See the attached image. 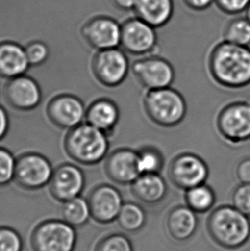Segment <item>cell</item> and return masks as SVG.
<instances>
[{"label":"cell","mask_w":250,"mask_h":251,"mask_svg":"<svg viewBox=\"0 0 250 251\" xmlns=\"http://www.w3.org/2000/svg\"><path fill=\"white\" fill-rule=\"evenodd\" d=\"M208 68L213 80L228 88L250 84V48L221 41L210 53Z\"/></svg>","instance_id":"6da1fadb"},{"label":"cell","mask_w":250,"mask_h":251,"mask_svg":"<svg viewBox=\"0 0 250 251\" xmlns=\"http://www.w3.org/2000/svg\"><path fill=\"white\" fill-rule=\"evenodd\" d=\"M68 156L83 166H95L108 154V135L88 123L68 130L64 138Z\"/></svg>","instance_id":"7a4b0ae2"},{"label":"cell","mask_w":250,"mask_h":251,"mask_svg":"<svg viewBox=\"0 0 250 251\" xmlns=\"http://www.w3.org/2000/svg\"><path fill=\"white\" fill-rule=\"evenodd\" d=\"M142 102L147 117L159 127L173 128L186 117L185 99L171 87L147 91Z\"/></svg>","instance_id":"3957f363"},{"label":"cell","mask_w":250,"mask_h":251,"mask_svg":"<svg viewBox=\"0 0 250 251\" xmlns=\"http://www.w3.org/2000/svg\"><path fill=\"white\" fill-rule=\"evenodd\" d=\"M207 226L213 239L226 248L240 246L250 235L249 218L233 206L217 207L210 214Z\"/></svg>","instance_id":"277c9868"},{"label":"cell","mask_w":250,"mask_h":251,"mask_svg":"<svg viewBox=\"0 0 250 251\" xmlns=\"http://www.w3.org/2000/svg\"><path fill=\"white\" fill-rule=\"evenodd\" d=\"M30 244L33 251H73L76 244L75 228L63 220L43 221L34 228Z\"/></svg>","instance_id":"5b68a950"},{"label":"cell","mask_w":250,"mask_h":251,"mask_svg":"<svg viewBox=\"0 0 250 251\" xmlns=\"http://www.w3.org/2000/svg\"><path fill=\"white\" fill-rule=\"evenodd\" d=\"M217 129L224 140L240 144L250 140V104L237 101L225 105L217 117Z\"/></svg>","instance_id":"8992f818"},{"label":"cell","mask_w":250,"mask_h":251,"mask_svg":"<svg viewBox=\"0 0 250 251\" xmlns=\"http://www.w3.org/2000/svg\"><path fill=\"white\" fill-rule=\"evenodd\" d=\"M53 171L50 160L41 153H23L17 158L14 180L24 190H41L49 184Z\"/></svg>","instance_id":"52a82bcc"},{"label":"cell","mask_w":250,"mask_h":251,"mask_svg":"<svg viewBox=\"0 0 250 251\" xmlns=\"http://www.w3.org/2000/svg\"><path fill=\"white\" fill-rule=\"evenodd\" d=\"M129 60L123 49L99 51L92 63L95 78L107 88H116L125 82L129 72Z\"/></svg>","instance_id":"ba28073f"},{"label":"cell","mask_w":250,"mask_h":251,"mask_svg":"<svg viewBox=\"0 0 250 251\" xmlns=\"http://www.w3.org/2000/svg\"><path fill=\"white\" fill-rule=\"evenodd\" d=\"M131 70L139 83L148 91L171 87L176 76L175 70L168 60L153 54L135 60Z\"/></svg>","instance_id":"9c48e42d"},{"label":"cell","mask_w":250,"mask_h":251,"mask_svg":"<svg viewBox=\"0 0 250 251\" xmlns=\"http://www.w3.org/2000/svg\"><path fill=\"white\" fill-rule=\"evenodd\" d=\"M168 176L174 186L186 190L206 183L209 168L205 160L193 153H182L170 163Z\"/></svg>","instance_id":"30bf717a"},{"label":"cell","mask_w":250,"mask_h":251,"mask_svg":"<svg viewBox=\"0 0 250 251\" xmlns=\"http://www.w3.org/2000/svg\"><path fill=\"white\" fill-rule=\"evenodd\" d=\"M154 27L138 17H132L122 24L121 45L125 52L135 56L153 54L158 45Z\"/></svg>","instance_id":"8fae6325"},{"label":"cell","mask_w":250,"mask_h":251,"mask_svg":"<svg viewBox=\"0 0 250 251\" xmlns=\"http://www.w3.org/2000/svg\"><path fill=\"white\" fill-rule=\"evenodd\" d=\"M85 184L86 177L82 170L73 164L65 163L54 169L48 187L51 197L64 203L81 197Z\"/></svg>","instance_id":"7c38bea8"},{"label":"cell","mask_w":250,"mask_h":251,"mask_svg":"<svg viewBox=\"0 0 250 251\" xmlns=\"http://www.w3.org/2000/svg\"><path fill=\"white\" fill-rule=\"evenodd\" d=\"M86 112L87 108L81 99L69 94L55 96L47 107L49 120L56 127L68 130L82 124Z\"/></svg>","instance_id":"4fadbf2b"},{"label":"cell","mask_w":250,"mask_h":251,"mask_svg":"<svg viewBox=\"0 0 250 251\" xmlns=\"http://www.w3.org/2000/svg\"><path fill=\"white\" fill-rule=\"evenodd\" d=\"M3 96L10 107L19 112H30L41 104L42 92L34 78L24 75L8 81Z\"/></svg>","instance_id":"5bb4252c"},{"label":"cell","mask_w":250,"mask_h":251,"mask_svg":"<svg viewBox=\"0 0 250 251\" xmlns=\"http://www.w3.org/2000/svg\"><path fill=\"white\" fill-rule=\"evenodd\" d=\"M87 200L91 218L100 224L116 221L124 205L121 192L115 187L105 183L95 187Z\"/></svg>","instance_id":"9a60e30c"},{"label":"cell","mask_w":250,"mask_h":251,"mask_svg":"<svg viewBox=\"0 0 250 251\" xmlns=\"http://www.w3.org/2000/svg\"><path fill=\"white\" fill-rule=\"evenodd\" d=\"M105 172L112 182L130 185L141 175L137 151L129 148L114 150L105 158Z\"/></svg>","instance_id":"2e32d148"},{"label":"cell","mask_w":250,"mask_h":251,"mask_svg":"<svg viewBox=\"0 0 250 251\" xmlns=\"http://www.w3.org/2000/svg\"><path fill=\"white\" fill-rule=\"evenodd\" d=\"M122 24L111 17H98L86 26L85 39L98 51L120 47Z\"/></svg>","instance_id":"e0dca14e"},{"label":"cell","mask_w":250,"mask_h":251,"mask_svg":"<svg viewBox=\"0 0 250 251\" xmlns=\"http://www.w3.org/2000/svg\"><path fill=\"white\" fill-rule=\"evenodd\" d=\"M133 197L142 203L155 205L165 200L168 186L160 173L141 174L130 184Z\"/></svg>","instance_id":"ac0fdd59"},{"label":"cell","mask_w":250,"mask_h":251,"mask_svg":"<svg viewBox=\"0 0 250 251\" xmlns=\"http://www.w3.org/2000/svg\"><path fill=\"white\" fill-rule=\"evenodd\" d=\"M120 119V111L115 102L100 98L90 104L86 112V122L107 135L114 131Z\"/></svg>","instance_id":"d6986e66"},{"label":"cell","mask_w":250,"mask_h":251,"mask_svg":"<svg viewBox=\"0 0 250 251\" xmlns=\"http://www.w3.org/2000/svg\"><path fill=\"white\" fill-rule=\"evenodd\" d=\"M29 67L25 48L13 42L0 44V77L16 78L25 75Z\"/></svg>","instance_id":"ffe728a7"},{"label":"cell","mask_w":250,"mask_h":251,"mask_svg":"<svg viewBox=\"0 0 250 251\" xmlns=\"http://www.w3.org/2000/svg\"><path fill=\"white\" fill-rule=\"evenodd\" d=\"M174 8L173 0H137L134 12L135 17L159 28L172 20Z\"/></svg>","instance_id":"44dd1931"},{"label":"cell","mask_w":250,"mask_h":251,"mask_svg":"<svg viewBox=\"0 0 250 251\" xmlns=\"http://www.w3.org/2000/svg\"><path fill=\"white\" fill-rule=\"evenodd\" d=\"M197 216L188 206L174 207L167 214L166 226L172 238L183 241L190 238L197 227Z\"/></svg>","instance_id":"7402d4cb"},{"label":"cell","mask_w":250,"mask_h":251,"mask_svg":"<svg viewBox=\"0 0 250 251\" xmlns=\"http://www.w3.org/2000/svg\"><path fill=\"white\" fill-rule=\"evenodd\" d=\"M62 220L73 227H81L88 223L91 212L88 200L81 197L67 201L62 205Z\"/></svg>","instance_id":"603a6c76"},{"label":"cell","mask_w":250,"mask_h":251,"mask_svg":"<svg viewBox=\"0 0 250 251\" xmlns=\"http://www.w3.org/2000/svg\"><path fill=\"white\" fill-rule=\"evenodd\" d=\"M187 206L196 213H205L213 207L216 195L206 183L200 184L185 191Z\"/></svg>","instance_id":"cb8c5ba5"},{"label":"cell","mask_w":250,"mask_h":251,"mask_svg":"<svg viewBox=\"0 0 250 251\" xmlns=\"http://www.w3.org/2000/svg\"><path fill=\"white\" fill-rule=\"evenodd\" d=\"M223 36V41L238 46L250 47V21L245 17H235L225 27Z\"/></svg>","instance_id":"d4e9b609"},{"label":"cell","mask_w":250,"mask_h":251,"mask_svg":"<svg viewBox=\"0 0 250 251\" xmlns=\"http://www.w3.org/2000/svg\"><path fill=\"white\" fill-rule=\"evenodd\" d=\"M117 221L125 231H138L145 223V212L139 204L128 201L123 205Z\"/></svg>","instance_id":"484cf974"},{"label":"cell","mask_w":250,"mask_h":251,"mask_svg":"<svg viewBox=\"0 0 250 251\" xmlns=\"http://www.w3.org/2000/svg\"><path fill=\"white\" fill-rule=\"evenodd\" d=\"M138 167L141 174L160 173L165 165V159L160 150L155 147H143L137 150Z\"/></svg>","instance_id":"4316f807"},{"label":"cell","mask_w":250,"mask_h":251,"mask_svg":"<svg viewBox=\"0 0 250 251\" xmlns=\"http://www.w3.org/2000/svg\"><path fill=\"white\" fill-rule=\"evenodd\" d=\"M17 159L10 150L0 147V187L7 186L15 178Z\"/></svg>","instance_id":"83f0119b"},{"label":"cell","mask_w":250,"mask_h":251,"mask_svg":"<svg viewBox=\"0 0 250 251\" xmlns=\"http://www.w3.org/2000/svg\"><path fill=\"white\" fill-rule=\"evenodd\" d=\"M24 241L13 228L0 226V251H23Z\"/></svg>","instance_id":"f1b7e54d"},{"label":"cell","mask_w":250,"mask_h":251,"mask_svg":"<svg viewBox=\"0 0 250 251\" xmlns=\"http://www.w3.org/2000/svg\"><path fill=\"white\" fill-rule=\"evenodd\" d=\"M231 203L241 213L250 216V184L240 183L231 195Z\"/></svg>","instance_id":"f546056e"},{"label":"cell","mask_w":250,"mask_h":251,"mask_svg":"<svg viewBox=\"0 0 250 251\" xmlns=\"http://www.w3.org/2000/svg\"><path fill=\"white\" fill-rule=\"evenodd\" d=\"M25 51L30 66H40L44 65L49 58L48 46L41 41H34L27 45Z\"/></svg>","instance_id":"4dcf8cb0"},{"label":"cell","mask_w":250,"mask_h":251,"mask_svg":"<svg viewBox=\"0 0 250 251\" xmlns=\"http://www.w3.org/2000/svg\"><path fill=\"white\" fill-rule=\"evenodd\" d=\"M95 251H132L131 245L122 235H111L101 239Z\"/></svg>","instance_id":"1f68e13d"},{"label":"cell","mask_w":250,"mask_h":251,"mask_svg":"<svg viewBox=\"0 0 250 251\" xmlns=\"http://www.w3.org/2000/svg\"><path fill=\"white\" fill-rule=\"evenodd\" d=\"M214 3L223 13L237 16L245 12L250 5V0H215Z\"/></svg>","instance_id":"d6a6232c"},{"label":"cell","mask_w":250,"mask_h":251,"mask_svg":"<svg viewBox=\"0 0 250 251\" xmlns=\"http://www.w3.org/2000/svg\"><path fill=\"white\" fill-rule=\"evenodd\" d=\"M236 176L239 183L250 184V157L240 160L236 167Z\"/></svg>","instance_id":"836d02e7"},{"label":"cell","mask_w":250,"mask_h":251,"mask_svg":"<svg viewBox=\"0 0 250 251\" xmlns=\"http://www.w3.org/2000/svg\"><path fill=\"white\" fill-rule=\"evenodd\" d=\"M188 8L196 11L206 10L213 5L215 0H183Z\"/></svg>","instance_id":"e575fe53"},{"label":"cell","mask_w":250,"mask_h":251,"mask_svg":"<svg viewBox=\"0 0 250 251\" xmlns=\"http://www.w3.org/2000/svg\"><path fill=\"white\" fill-rule=\"evenodd\" d=\"M10 117L6 110L0 105V141L7 136L10 129Z\"/></svg>","instance_id":"d590c367"},{"label":"cell","mask_w":250,"mask_h":251,"mask_svg":"<svg viewBox=\"0 0 250 251\" xmlns=\"http://www.w3.org/2000/svg\"><path fill=\"white\" fill-rule=\"evenodd\" d=\"M113 3L119 10L129 11L135 10V5L137 3V0H113Z\"/></svg>","instance_id":"8d00e7d4"},{"label":"cell","mask_w":250,"mask_h":251,"mask_svg":"<svg viewBox=\"0 0 250 251\" xmlns=\"http://www.w3.org/2000/svg\"><path fill=\"white\" fill-rule=\"evenodd\" d=\"M244 13H245V17L250 22V5L248 6L247 10H245Z\"/></svg>","instance_id":"74e56055"}]
</instances>
